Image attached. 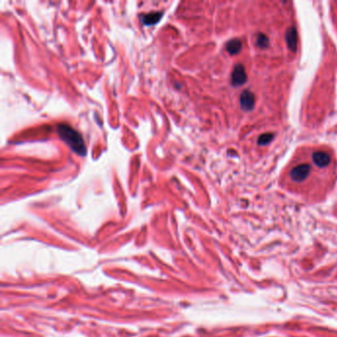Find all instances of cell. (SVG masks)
<instances>
[{
  "label": "cell",
  "mask_w": 337,
  "mask_h": 337,
  "mask_svg": "<svg viewBox=\"0 0 337 337\" xmlns=\"http://www.w3.org/2000/svg\"><path fill=\"white\" fill-rule=\"evenodd\" d=\"M256 44L261 49L267 48L269 44V39L263 34H258V36L256 38Z\"/></svg>",
  "instance_id": "obj_9"
},
{
  "label": "cell",
  "mask_w": 337,
  "mask_h": 337,
  "mask_svg": "<svg viewBox=\"0 0 337 337\" xmlns=\"http://www.w3.org/2000/svg\"><path fill=\"white\" fill-rule=\"evenodd\" d=\"M311 171V166L308 163H300L290 170V179L295 183H302L308 178Z\"/></svg>",
  "instance_id": "obj_2"
},
{
  "label": "cell",
  "mask_w": 337,
  "mask_h": 337,
  "mask_svg": "<svg viewBox=\"0 0 337 337\" xmlns=\"http://www.w3.org/2000/svg\"><path fill=\"white\" fill-rule=\"evenodd\" d=\"M162 12H159V11H155V12H151V13H147V14L143 15L142 17V21L145 25L147 26H149V25H154L156 24L158 22L161 21L162 17Z\"/></svg>",
  "instance_id": "obj_6"
},
{
  "label": "cell",
  "mask_w": 337,
  "mask_h": 337,
  "mask_svg": "<svg viewBox=\"0 0 337 337\" xmlns=\"http://www.w3.org/2000/svg\"><path fill=\"white\" fill-rule=\"evenodd\" d=\"M239 102H240V107L242 108V110H244V111H250V110H252L253 107H254V105H255L254 94L251 91H250V90H244L240 94Z\"/></svg>",
  "instance_id": "obj_5"
},
{
  "label": "cell",
  "mask_w": 337,
  "mask_h": 337,
  "mask_svg": "<svg viewBox=\"0 0 337 337\" xmlns=\"http://www.w3.org/2000/svg\"><path fill=\"white\" fill-rule=\"evenodd\" d=\"M273 138H274V136L272 133H264V134L259 137L258 144L260 146H265V145L269 144L273 140Z\"/></svg>",
  "instance_id": "obj_10"
},
{
  "label": "cell",
  "mask_w": 337,
  "mask_h": 337,
  "mask_svg": "<svg viewBox=\"0 0 337 337\" xmlns=\"http://www.w3.org/2000/svg\"><path fill=\"white\" fill-rule=\"evenodd\" d=\"M248 80V74L245 73L244 66L241 64L235 65L232 74V84L234 86H241Z\"/></svg>",
  "instance_id": "obj_3"
},
{
  "label": "cell",
  "mask_w": 337,
  "mask_h": 337,
  "mask_svg": "<svg viewBox=\"0 0 337 337\" xmlns=\"http://www.w3.org/2000/svg\"><path fill=\"white\" fill-rule=\"evenodd\" d=\"M57 132L61 141H63L75 153L81 156L86 155V146L84 144L82 136L73 127L66 124H59Z\"/></svg>",
  "instance_id": "obj_1"
},
{
  "label": "cell",
  "mask_w": 337,
  "mask_h": 337,
  "mask_svg": "<svg viewBox=\"0 0 337 337\" xmlns=\"http://www.w3.org/2000/svg\"><path fill=\"white\" fill-rule=\"evenodd\" d=\"M286 40H287V44L288 47L290 48V50L292 52H296L297 51V47H298V35H297V30L295 28H290L288 30L287 34H286Z\"/></svg>",
  "instance_id": "obj_7"
},
{
  "label": "cell",
  "mask_w": 337,
  "mask_h": 337,
  "mask_svg": "<svg viewBox=\"0 0 337 337\" xmlns=\"http://www.w3.org/2000/svg\"><path fill=\"white\" fill-rule=\"evenodd\" d=\"M227 51L231 54V55H236L238 54L240 51H241V48H242V43L240 40L238 39H234V40H231L227 43Z\"/></svg>",
  "instance_id": "obj_8"
},
{
  "label": "cell",
  "mask_w": 337,
  "mask_h": 337,
  "mask_svg": "<svg viewBox=\"0 0 337 337\" xmlns=\"http://www.w3.org/2000/svg\"><path fill=\"white\" fill-rule=\"evenodd\" d=\"M311 160L314 165H317L318 167H326L330 164L331 162V156L328 152L323 151V150H318L312 152L311 155Z\"/></svg>",
  "instance_id": "obj_4"
}]
</instances>
